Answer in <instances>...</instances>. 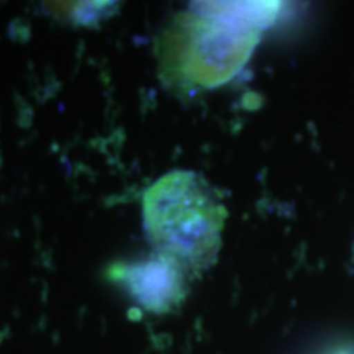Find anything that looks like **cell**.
Instances as JSON below:
<instances>
[{
	"instance_id": "4",
	"label": "cell",
	"mask_w": 354,
	"mask_h": 354,
	"mask_svg": "<svg viewBox=\"0 0 354 354\" xmlns=\"http://www.w3.org/2000/svg\"><path fill=\"white\" fill-rule=\"evenodd\" d=\"M333 354H354V349H339L338 353H333Z\"/></svg>"
},
{
	"instance_id": "3",
	"label": "cell",
	"mask_w": 354,
	"mask_h": 354,
	"mask_svg": "<svg viewBox=\"0 0 354 354\" xmlns=\"http://www.w3.org/2000/svg\"><path fill=\"white\" fill-rule=\"evenodd\" d=\"M110 274L149 312H167L187 292V272L165 256L153 253L138 261L115 264Z\"/></svg>"
},
{
	"instance_id": "2",
	"label": "cell",
	"mask_w": 354,
	"mask_h": 354,
	"mask_svg": "<svg viewBox=\"0 0 354 354\" xmlns=\"http://www.w3.org/2000/svg\"><path fill=\"white\" fill-rule=\"evenodd\" d=\"M271 3H209L202 15H183L165 43L166 71L194 87L225 82L246 63L272 20Z\"/></svg>"
},
{
	"instance_id": "1",
	"label": "cell",
	"mask_w": 354,
	"mask_h": 354,
	"mask_svg": "<svg viewBox=\"0 0 354 354\" xmlns=\"http://www.w3.org/2000/svg\"><path fill=\"white\" fill-rule=\"evenodd\" d=\"M227 209L203 177L171 171L143 196V221L154 253L197 276L218 258Z\"/></svg>"
}]
</instances>
